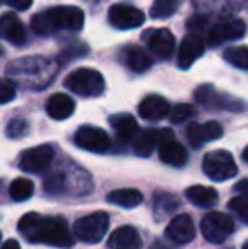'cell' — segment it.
Listing matches in <instances>:
<instances>
[{
    "mask_svg": "<svg viewBox=\"0 0 248 249\" xmlns=\"http://www.w3.org/2000/svg\"><path fill=\"white\" fill-rule=\"evenodd\" d=\"M2 2L16 10H27L33 5V0H2Z\"/></svg>",
    "mask_w": 248,
    "mask_h": 249,
    "instance_id": "34",
    "label": "cell"
},
{
    "mask_svg": "<svg viewBox=\"0 0 248 249\" xmlns=\"http://www.w3.org/2000/svg\"><path fill=\"white\" fill-rule=\"evenodd\" d=\"M107 202L116 203L119 207H126V209H133V207L139 205L143 202V195L139 190L134 188H121V190H114L107 195Z\"/></svg>",
    "mask_w": 248,
    "mask_h": 249,
    "instance_id": "25",
    "label": "cell"
},
{
    "mask_svg": "<svg viewBox=\"0 0 248 249\" xmlns=\"http://www.w3.org/2000/svg\"><path fill=\"white\" fill-rule=\"evenodd\" d=\"M55 158V149L50 144H41L26 149L19 158V168L27 173H41L51 164Z\"/></svg>",
    "mask_w": 248,
    "mask_h": 249,
    "instance_id": "8",
    "label": "cell"
},
{
    "mask_svg": "<svg viewBox=\"0 0 248 249\" xmlns=\"http://www.w3.org/2000/svg\"><path fill=\"white\" fill-rule=\"evenodd\" d=\"M170 104L160 95H148L141 100L138 112L146 121H162L167 115H170Z\"/></svg>",
    "mask_w": 248,
    "mask_h": 249,
    "instance_id": "18",
    "label": "cell"
},
{
    "mask_svg": "<svg viewBox=\"0 0 248 249\" xmlns=\"http://www.w3.org/2000/svg\"><path fill=\"white\" fill-rule=\"evenodd\" d=\"M109 229V215L106 212H94L78 219L73 226V234L89 244L100 243Z\"/></svg>",
    "mask_w": 248,
    "mask_h": 249,
    "instance_id": "4",
    "label": "cell"
},
{
    "mask_svg": "<svg viewBox=\"0 0 248 249\" xmlns=\"http://www.w3.org/2000/svg\"><path fill=\"white\" fill-rule=\"evenodd\" d=\"M0 239H2V234H0Z\"/></svg>",
    "mask_w": 248,
    "mask_h": 249,
    "instance_id": "40",
    "label": "cell"
},
{
    "mask_svg": "<svg viewBox=\"0 0 248 249\" xmlns=\"http://www.w3.org/2000/svg\"><path fill=\"white\" fill-rule=\"evenodd\" d=\"M19 232L31 243L48 244L53 248H72L73 234L61 217H46L39 213H26L19 220Z\"/></svg>",
    "mask_w": 248,
    "mask_h": 249,
    "instance_id": "1",
    "label": "cell"
},
{
    "mask_svg": "<svg viewBox=\"0 0 248 249\" xmlns=\"http://www.w3.org/2000/svg\"><path fill=\"white\" fill-rule=\"evenodd\" d=\"M204 54V43L199 36L195 34H189L182 39L179 48V58L177 63L182 70H187L197 61L201 56Z\"/></svg>",
    "mask_w": 248,
    "mask_h": 249,
    "instance_id": "17",
    "label": "cell"
},
{
    "mask_svg": "<svg viewBox=\"0 0 248 249\" xmlns=\"http://www.w3.org/2000/svg\"><path fill=\"white\" fill-rule=\"evenodd\" d=\"M0 37L9 41L14 46H22L26 43V27L14 12H7L0 16Z\"/></svg>",
    "mask_w": 248,
    "mask_h": 249,
    "instance_id": "15",
    "label": "cell"
},
{
    "mask_svg": "<svg viewBox=\"0 0 248 249\" xmlns=\"http://www.w3.org/2000/svg\"><path fill=\"white\" fill-rule=\"evenodd\" d=\"M158 154L160 160L170 166H184L187 163V151L180 142L175 141L170 129H160Z\"/></svg>",
    "mask_w": 248,
    "mask_h": 249,
    "instance_id": "9",
    "label": "cell"
},
{
    "mask_svg": "<svg viewBox=\"0 0 248 249\" xmlns=\"http://www.w3.org/2000/svg\"><path fill=\"white\" fill-rule=\"evenodd\" d=\"M167 236L177 244L191 243L195 236V227H194V222H192L191 215L180 213V215L173 217L169 226H167Z\"/></svg>",
    "mask_w": 248,
    "mask_h": 249,
    "instance_id": "16",
    "label": "cell"
},
{
    "mask_svg": "<svg viewBox=\"0 0 248 249\" xmlns=\"http://www.w3.org/2000/svg\"><path fill=\"white\" fill-rule=\"evenodd\" d=\"M75 144L90 153H106L111 148V138L104 129L83 125L75 132Z\"/></svg>",
    "mask_w": 248,
    "mask_h": 249,
    "instance_id": "10",
    "label": "cell"
},
{
    "mask_svg": "<svg viewBox=\"0 0 248 249\" xmlns=\"http://www.w3.org/2000/svg\"><path fill=\"white\" fill-rule=\"evenodd\" d=\"M0 249H20V246H19V243H17L16 239H9L7 243H3V246Z\"/></svg>",
    "mask_w": 248,
    "mask_h": 249,
    "instance_id": "35",
    "label": "cell"
},
{
    "mask_svg": "<svg viewBox=\"0 0 248 249\" xmlns=\"http://www.w3.org/2000/svg\"><path fill=\"white\" fill-rule=\"evenodd\" d=\"M152 249H172V248H169V246H165L163 243H160V241H156L155 244H153V248Z\"/></svg>",
    "mask_w": 248,
    "mask_h": 249,
    "instance_id": "36",
    "label": "cell"
},
{
    "mask_svg": "<svg viewBox=\"0 0 248 249\" xmlns=\"http://www.w3.org/2000/svg\"><path fill=\"white\" fill-rule=\"evenodd\" d=\"M27 132V122L22 119H12L7 125V136L10 139H19Z\"/></svg>",
    "mask_w": 248,
    "mask_h": 249,
    "instance_id": "32",
    "label": "cell"
},
{
    "mask_svg": "<svg viewBox=\"0 0 248 249\" xmlns=\"http://www.w3.org/2000/svg\"><path fill=\"white\" fill-rule=\"evenodd\" d=\"M242 158H243V161H245V163H248V146H247V148H245V151H243Z\"/></svg>",
    "mask_w": 248,
    "mask_h": 249,
    "instance_id": "37",
    "label": "cell"
},
{
    "mask_svg": "<svg viewBox=\"0 0 248 249\" xmlns=\"http://www.w3.org/2000/svg\"><path fill=\"white\" fill-rule=\"evenodd\" d=\"M109 20L117 29H136L145 22V14L126 3H116L109 9Z\"/></svg>",
    "mask_w": 248,
    "mask_h": 249,
    "instance_id": "12",
    "label": "cell"
},
{
    "mask_svg": "<svg viewBox=\"0 0 248 249\" xmlns=\"http://www.w3.org/2000/svg\"><path fill=\"white\" fill-rule=\"evenodd\" d=\"M187 200H191L194 205L202 207V209H209L214 207L219 200V195L214 188L211 187H202V185H194V187L187 188L186 190Z\"/></svg>",
    "mask_w": 248,
    "mask_h": 249,
    "instance_id": "22",
    "label": "cell"
},
{
    "mask_svg": "<svg viewBox=\"0 0 248 249\" xmlns=\"http://www.w3.org/2000/svg\"><path fill=\"white\" fill-rule=\"evenodd\" d=\"M75 110V102L66 93H55L46 102V112L55 121H65Z\"/></svg>",
    "mask_w": 248,
    "mask_h": 249,
    "instance_id": "20",
    "label": "cell"
},
{
    "mask_svg": "<svg viewBox=\"0 0 248 249\" xmlns=\"http://www.w3.org/2000/svg\"><path fill=\"white\" fill-rule=\"evenodd\" d=\"M107 244L111 249H139L141 248V237L134 227L124 226L111 234Z\"/></svg>",
    "mask_w": 248,
    "mask_h": 249,
    "instance_id": "19",
    "label": "cell"
},
{
    "mask_svg": "<svg viewBox=\"0 0 248 249\" xmlns=\"http://www.w3.org/2000/svg\"><path fill=\"white\" fill-rule=\"evenodd\" d=\"M160 144V129H146L138 136L134 142V153L138 156H150L152 151Z\"/></svg>",
    "mask_w": 248,
    "mask_h": 249,
    "instance_id": "24",
    "label": "cell"
},
{
    "mask_svg": "<svg viewBox=\"0 0 248 249\" xmlns=\"http://www.w3.org/2000/svg\"><path fill=\"white\" fill-rule=\"evenodd\" d=\"M202 170L212 181H226L238 173L235 160L225 149L211 151L206 154L202 160Z\"/></svg>",
    "mask_w": 248,
    "mask_h": 249,
    "instance_id": "5",
    "label": "cell"
},
{
    "mask_svg": "<svg viewBox=\"0 0 248 249\" xmlns=\"http://www.w3.org/2000/svg\"><path fill=\"white\" fill-rule=\"evenodd\" d=\"M16 99V87L10 80L0 78V104H9Z\"/></svg>",
    "mask_w": 248,
    "mask_h": 249,
    "instance_id": "33",
    "label": "cell"
},
{
    "mask_svg": "<svg viewBox=\"0 0 248 249\" xmlns=\"http://www.w3.org/2000/svg\"><path fill=\"white\" fill-rule=\"evenodd\" d=\"M0 54H2V48H0Z\"/></svg>",
    "mask_w": 248,
    "mask_h": 249,
    "instance_id": "39",
    "label": "cell"
},
{
    "mask_svg": "<svg viewBox=\"0 0 248 249\" xmlns=\"http://www.w3.org/2000/svg\"><path fill=\"white\" fill-rule=\"evenodd\" d=\"M177 207H179V200H177L175 197H172L170 194L156 195V198H155V210H156V215H158V217L167 215V213L173 212Z\"/></svg>",
    "mask_w": 248,
    "mask_h": 249,
    "instance_id": "29",
    "label": "cell"
},
{
    "mask_svg": "<svg viewBox=\"0 0 248 249\" xmlns=\"http://www.w3.org/2000/svg\"><path fill=\"white\" fill-rule=\"evenodd\" d=\"M186 136L189 139L194 148H201L204 142H209V141H216L223 136V127L221 124L218 122L211 121V122H206V124H192L187 125L186 129Z\"/></svg>",
    "mask_w": 248,
    "mask_h": 249,
    "instance_id": "14",
    "label": "cell"
},
{
    "mask_svg": "<svg viewBox=\"0 0 248 249\" xmlns=\"http://www.w3.org/2000/svg\"><path fill=\"white\" fill-rule=\"evenodd\" d=\"M0 2H2V0H0Z\"/></svg>",
    "mask_w": 248,
    "mask_h": 249,
    "instance_id": "41",
    "label": "cell"
},
{
    "mask_svg": "<svg viewBox=\"0 0 248 249\" xmlns=\"http://www.w3.org/2000/svg\"><path fill=\"white\" fill-rule=\"evenodd\" d=\"M229 209L240 217L245 224H248V194L238 195L229 202Z\"/></svg>",
    "mask_w": 248,
    "mask_h": 249,
    "instance_id": "31",
    "label": "cell"
},
{
    "mask_svg": "<svg viewBox=\"0 0 248 249\" xmlns=\"http://www.w3.org/2000/svg\"><path fill=\"white\" fill-rule=\"evenodd\" d=\"M65 87L76 95L97 97L104 92L106 82H104V76L95 70L78 68L65 78Z\"/></svg>",
    "mask_w": 248,
    "mask_h": 249,
    "instance_id": "3",
    "label": "cell"
},
{
    "mask_svg": "<svg viewBox=\"0 0 248 249\" xmlns=\"http://www.w3.org/2000/svg\"><path fill=\"white\" fill-rule=\"evenodd\" d=\"M223 58H225L229 65L248 71V46L228 48V50L225 51V54H223Z\"/></svg>",
    "mask_w": 248,
    "mask_h": 249,
    "instance_id": "27",
    "label": "cell"
},
{
    "mask_svg": "<svg viewBox=\"0 0 248 249\" xmlns=\"http://www.w3.org/2000/svg\"><path fill=\"white\" fill-rule=\"evenodd\" d=\"M195 115V108L189 104H179L170 110V121L173 124H182Z\"/></svg>",
    "mask_w": 248,
    "mask_h": 249,
    "instance_id": "30",
    "label": "cell"
},
{
    "mask_svg": "<svg viewBox=\"0 0 248 249\" xmlns=\"http://www.w3.org/2000/svg\"><path fill=\"white\" fill-rule=\"evenodd\" d=\"M109 122L114 131H116L117 138L123 139V141H131V139H134L136 136H138L139 127H138V122H136V119L133 117V115L116 114L109 119Z\"/></svg>",
    "mask_w": 248,
    "mask_h": 249,
    "instance_id": "21",
    "label": "cell"
},
{
    "mask_svg": "<svg viewBox=\"0 0 248 249\" xmlns=\"http://www.w3.org/2000/svg\"><path fill=\"white\" fill-rule=\"evenodd\" d=\"M195 100L209 108H221V110H233V112H240L245 108L243 102H240L235 97L226 95V93L218 92L212 85L199 87L195 90Z\"/></svg>",
    "mask_w": 248,
    "mask_h": 249,
    "instance_id": "7",
    "label": "cell"
},
{
    "mask_svg": "<svg viewBox=\"0 0 248 249\" xmlns=\"http://www.w3.org/2000/svg\"><path fill=\"white\" fill-rule=\"evenodd\" d=\"M124 61L131 71L145 73L152 66V58L146 51H143L138 46H128L124 50Z\"/></svg>",
    "mask_w": 248,
    "mask_h": 249,
    "instance_id": "23",
    "label": "cell"
},
{
    "mask_svg": "<svg viewBox=\"0 0 248 249\" xmlns=\"http://www.w3.org/2000/svg\"><path fill=\"white\" fill-rule=\"evenodd\" d=\"M243 249H248V243H245V246H243Z\"/></svg>",
    "mask_w": 248,
    "mask_h": 249,
    "instance_id": "38",
    "label": "cell"
},
{
    "mask_svg": "<svg viewBox=\"0 0 248 249\" xmlns=\"http://www.w3.org/2000/svg\"><path fill=\"white\" fill-rule=\"evenodd\" d=\"M85 22V16L78 7L61 5L34 14L31 19V29L41 36H50L58 31H80Z\"/></svg>",
    "mask_w": 248,
    "mask_h": 249,
    "instance_id": "2",
    "label": "cell"
},
{
    "mask_svg": "<svg viewBox=\"0 0 248 249\" xmlns=\"http://www.w3.org/2000/svg\"><path fill=\"white\" fill-rule=\"evenodd\" d=\"M143 39L156 58H170L175 50V37L169 29H150L143 34Z\"/></svg>",
    "mask_w": 248,
    "mask_h": 249,
    "instance_id": "13",
    "label": "cell"
},
{
    "mask_svg": "<svg viewBox=\"0 0 248 249\" xmlns=\"http://www.w3.org/2000/svg\"><path fill=\"white\" fill-rule=\"evenodd\" d=\"M247 33V24L242 19H229L218 22L209 29L208 33V43L211 46H218L226 41H235L243 37Z\"/></svg>",
    "mask_w": 248,
    "mask_h": 249,
    "instance_id": "11",
    "label": "cell"
},
{
    "mask_svg": "<svg viewBox=\"0 0 248 249\" xmlns=\"http://www.w3.org/2000/svg\"><path fill=\"white\" fill-rule=\"evenodd\" d=\"M180 0H155L150 10V16L153 19H165L175 14V10L179 9Z\"/></svg>",
    "mask_w": 248,
    "mask_h": 249,
    "instance_id": "28",
    "label": "cell"
},
{
    "mask_svg": "<svg viewBox=\"0 0 248 249\" xmlns=\"http://www.w3.org/2000/svg\"><path fill=\"white\" fill-rule=\"evenodd\" d=\"M201 231L209 243L219 244L229 237L235 231V222L228 213L223 212H209L204 215L201 222Z\"/></svg>",
    "mask_w": 248,
    "mask_h": 249,
    "instance_id": "6",
    "label": "cell"
},
{
    "mask_svg": "<svg viewBox=\"0 0 248 249\" xmlns=\"http://www.w3.org/2000/svg\"><path fill=\"white\" fill-rule=\"evenodd\" d=\"M33 192H34V183L27 178H16V180L10 183L9 188V194L12 200L16 202H24V200L33 197Z\"/></svg>",
    "mask_w": 248,
    "mask_h": 249,
    "instance_id": "26",
    "label": "cell"
}]
</instances>
